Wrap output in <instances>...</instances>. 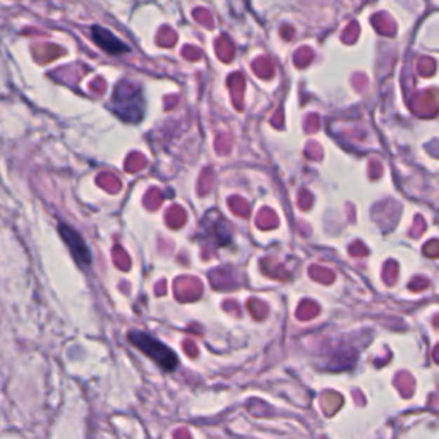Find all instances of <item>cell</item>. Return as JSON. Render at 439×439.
<instances>
[{
	"label": "cell",
	"mask_w": 439,
	"mask_h": 439,
	"mask_svg": "<svg viewBox=\"0 0 439 439\" xmlns=\"http://www.w3.org/2000/svg\"><path fill=\"white\" fill-rule=\"evenodd\" d=\"M112 109L126 122H140L144 114V100H142L141 88L136 83L124 81L115 88L112 98Z\"/></svg>",
	"instance_id": "obj_1"
},
{
	"label": "cell",
	"mask_w": 439,
	"mask_h": 439,
	"mask_svg": "<svg viewBox=\"0 0 439 439\" xmlns=\"http://www.w3.org/2000/svg\"><path fill=\"white\" fill-rule=\"evenodd\" d=\"M129 340H130V344L136 346V349H140L142 353H146L149 359L155 360L160 367L167 369V371L175 369V365H177L175 353H173L168 346H165L163 344H161V342H158L156 338L137 331V333L129 335Z\"/></svg>",
	"instance_id": "obj_2"
},
{
	"label": "cell",
	"mask_w": 439,
	"mask_h": 439,
	"mask_svg": "<svg viewBox=\"0 0 439 439\" xmlns=\"http://www.w3.org/2000/svg\"><path fill=\"white\" fill-rule=\"evenodd\" d=\"M59 234L60 237L64 238L65 245H67L69 251H71L72 257L78 261V264H81V266H90L91 252L78 230H74L71 225H67V223H59Z\"/></svg>",
	"instance_id": "obj_3"
},
{
	"label": "cell",
	"mask_w": 439,
	"mask_h": 439,
	"mask_svg": "<svg viewBox=\"0 0 439 439\" xmlns=\"http://www.w3.org/2000/svg\"><path fill=\"white\" fill-rule=\"evenodd\" d=\"M91 33H93V40L96 41V45L105 50L107 53H110V55H122V53L129 52V47H127L124 41L119 40L109 29L102 28V26H93Z\"/></svg>",
	"instance_id": "obj_4"
}]
</instances>
